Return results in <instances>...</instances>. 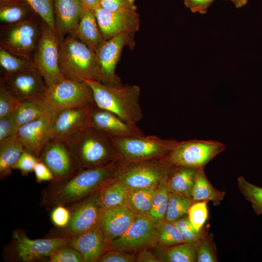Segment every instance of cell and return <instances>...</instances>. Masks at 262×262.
Wrapping results in <instances>:
<instances>
[{
    "instance_id": "49",
    "label": "cell",
    "mask_w": 262,
    "mask_h": 262,
    "mask_svg": "<svg viewBox=\"0 0 262 262\" xmlns=\"http://www.w3.org/2000/svg\"><path fill=\"white\" fill-rule=\"evenodd\" d=\"M33 172L38 182L52 181L54 180L53 175L50 170L44 163L39 160L36 164Z\"/></svg>"
},
{
    "instance_id": "25",
    "label": "cell",
    "mask_w": 262,
    "mask_h": 262,
    "mask_svg": "<svg viewBox=\"0 0 262 262\" xmlns=\"http://www.w3.org/2000/svg\"><path fill=\"white\" fill-rule=\"evenodd\" d=\"M169 167L167 177L169 191L192 199V190L197 169L180 166Z\"/></svg>"
},
{
    "instance_id": "35",
    "label": "cell",
    "mask_w": 262,
    "mask_h": 262,
    "mask_svg": "<svg viewBox=\"0 0 262 262\" xmlns=\"http://www.w3.org/2000/svg\"><path fill=\"white\" fill-rule=\"evenodd\" d=\"M158 233V242L163 246L170 247L185 243L177 227L165 219L154 224Z\"/></svg>"
},
{
    "instance_id": "9",
    "label": "cell",
    "mask_w": 262,
    "mask_h": 262,
    "mask_svg": "<svg viewBox=\"0 0 262 262\" xmlns=\"http://www.w3.org/2000/svg\"><path fill=\"white\" fill-rule=\"evenodd\" d=\"M41 33L37 19L0 26V47L18 56L32 59Z\"/></svg>"
},
{
    "instance_id": "42",
    "label": "cell",
    "mask_w": 262,
    "mask_h": 262,
    "mask_svg": "<svg viewBox=\"0 0 262 262\" xmlns=\"http://www.w3.org/2000/svg\"><path fill=\"white\" fill-rule=\"evenodd\" d=\"M19 102L0 80V118L14 114Z\"/></svg>"
},
{
    "instance_id": "55",
    "label": "cell",
    "mask_w": 262,
    "mask_h": 262,
    "mask_svg": "<svg viewBox=\"0 0 262 262\" xmlns=\"http://www.w3.org/2000/svg\"><path fill=\"white\" fill-rule=\"evenodd\" d=\"M100 0H98V3H99V2Z\"/></svg>"
},
{
    "instance_id": "39",
    "label": "cell",
    "mask_w": 262,
    "mask_h": 262,
    "mask_svg": "<svg viewBox=\"0 0 262 262\" xmlns=\"http://www.w3.org/2000/svg\"><path fill=\"white\" fill-rule=\"evenodd\" d=\"M53 30L55 27L53 0H23Z\"/></svg>"
},
{
    "instance_id": "44",
    "label": "cell",
    "mask_w": 262,
    "mask_h": 262,
    "mask_svg": "<svg viewBox=\"0 0 262 262\" xmlns=\"http://www.w3.org/2000/svg\"><path fill=\"white\" fill-rule=\"evenodd\" d=\"M38 161V158L35 156L25 150L13 166V169L18 170L23 175H26L33 171Z\"/></svg>"
},
{
    "instance_id": "24",
    "label": "cell",
    "mask_w": 262,
    "mask_h": 262,
    "mask_svg": "<svg viewBox=\"0 0 262 262\" xmlns=\"http://www.w3.org/2000/svg\"><path fill=\"white\" fill-rule=\"evenodd\" d=\"M70 33L95 52L106 41L99 29L94 10L85 7L77 27Z\"/></svg>"
},
{
    "instance_id": "36",
    "label": "cell",
    "mask_w": 262,
    "mask_h": 262,
    "mask_svg": "<svg viewBox=\"0 0 262 262\" xmlns=\"http://www.w3.org/2000/svg\"><path fill=\"white\" fill-rule=\"evenodd\" d=\"M194 202L191 198L169 192L165 220L173 222L180 218Z\"/></svg>"
},
{
    "instance_id": "21",
    "label": "cell",
    "mask_w": 262,
    "mask_h": 262,
    "mask_svg": "<svg viewBox=\"0 0 262 262\" xmlns=\"http://www.w3.org/2000/svg\"><path fill=\"white\" fill-rule=\"evenodd\" d=\"M135 213L124 204L104 210L101 214L99 226L107 243L123 235L135 219Z\"/></svg>"
},
{
    "instance_id": "8",
    "label": "cell",
    "mask_w": 262,
    "mask_h": 262,
    "mask_svg": "<svg viewBox=\"0 0 262 262\" xmlns=\"http://www.w3.org/2000/svg\"><path fill=\"white\" fill-rule=\"evenodd\" d=\"M134 34L123 33L107 40L95 51L96 73L95 80L109 86L123 85L115 70L125 47L130 49L135 45Z\"/></svg>"
},
{
    "instance_id": "29",
    "label": "cell",
    "mask_w": 262,
    "mask_h": 262,
    "mask_svg": "<svg viewBox=\"0 0 262 262\" xmlns=\"http://www.w3.org/2000/svg\"><path fill=\"white\" fill-rule=\"evenodd\" d=\"M52 111L44 99L20 101L14 112V116L16 124L19 128Z\"/></svg>"
},
{
    "instance_id": "19",
    "label": "cell",
    "mask_w": 262,
    "mask_h": 262,
    "mask_svg": "<svg viewBox=\"0 0 262 262\" xmlns=\"http://www.w3.org/2000/svg\"><path fill=\"white\" fill-rule=\"evenodd\" d=\"M56 113L51 112L19 128L17 136L25 151L38 158L44 145L49 140Z\"/></svg>"
},
{
    "instance_id": "3",
    "label": "cell",
    "mask_w": 262,
    "mask_h": 262,
    "mask_svg": "<svg viewBox=\"0 0 262 262\" xmlns=\"http://www.w3.org/2000/svg\"><path fill=\"white\" fill-rule=\"evenodd\" d=\"M85 82L91 88L96 105L126 121L137 124L143 118L139 103L140 88L136 85L109 86L96 80Z\"/></svg>"
},
{
    "instance_id": "4",
    "label": "cell",
    "mask_w": 262,
    "mask_h": 262,
    "mask_svg": "<svg viewBox=\"0 0 262 262\" xmlns=\"http://www.w3.org/2000/svg\"><path fill=\"white\" fill-rule=\"evenodd\" d=\"M59 65L66 79L95 80V52L71 33L60 41Z\"/></svg>"
},
{
    "instance_id": "50",
    "label": "cell",
    "mask_w": 262,
    "mask_h": 262,
    "mask_svg": "<svg viewBox=\"0 0 262 262\" xmlns=\"http://www.w3.org/2000/svg\"><path fill=\"white\" fill-rule=\"evenodd\" d=\"M214 0H184L185 5L193 13L206 14Z\"/></svg>"
},
{
    "instance_id": "45",
    "label": "cell",
    "mask_w": 262,
    "mask_h": 262,
    "mask_svg": "<svg viewBox=\"0 0 262 262\" xmlns=\"http://www.w3.org/2000/svg\"><path fill=\"white\" fill-rule=\"evenodd\" d=\"M99 6L111 11H136L135 0H101Z\"/></svg>"
},
{
    "instance_id": "1",
    "label": "cell",
    "mask_w": 262,
    "mask_h": 262,
    "mask_svg": "<svg viewBox=\"0 0 262 262\" xmlns=\"http://www.w3.org/2000/svg\"><path fill=\"white\" fill-rule=\"evenodd\" d=\"M112 162L98 167L79 171L66 179L51 181L43 190L41 205L47 210L63 205L68 207L85 198L101 185H104L118 170Z\"/></svg>"
},
{
    "instance_id": "10",
    "label": "cell",
    "mask_w": 262,
    "mask_h": 262,
    "mask_svg": "<svg viewBox=\"0 0 262 262\" xmlns=\"http://www.w3.org/2000/svg\"><path fill=\"white\" fill-rule=\"evenodd\" d=\"M44 100L57 112L67 108L96 105L85 81L66 78L49 87Z\"/></svg>"
},
{
    "instance_id": "6",
    "label": "cell",
    "mask_w": 262,
    "mask_h": 262,
    "mask_svg": "<svg viewBox=\"0 0 262 262\" xmlns=\"http://www.w3.org/2000/svg\"><path fill=\"white\" fill-rule=\"evenodd\" d=\"M60 45L56 31L42 21L41 34L32 59L48 88L65 79L59 65Z\"/></svg>"
},
{
    "instance_id": "20",
    "label": "cell",
    "mask_w": 262,
    "mask_h": 262,
    "mask_svg": "<svg viewBox=\"0 0 262 262\" xmlns=\"http://www.w3.org/2000/svg\"><path fill=\"white\" fill-rule=\"evenodd\" d=\"M89 125L113 137L145 135L137 124L128 122L115 114L97 106L90 113Z\"/></svg>"
},
{
    "instance_id": "15",
    "label": "cell",
    "mask_w": 262,
    "mask_h": 262,
    "mask_svg": "<svg viewBox=\"0 0 262 262\" xmlns=\"http://www.w3.org/2000/svg\"><path fill=\"white\" fill-rule=\"evenodd\" d=\"M144 163L126 165L116 172L117 179L128 189L143 188L157 185L167 174L169 167L160 163Z\"/></svg>"
},
{
    "instance_id": "13",
    "label": "cell",
    "mask_w": 262,
    "mask_h": 262,
    "mask_svg": "<svg viewBox=\"0 0 262 262\" xmlns=\"http://www.w3.org/2000/svg\"><path fill=\"white\" fill-rule=\"evenodd\" d=\"M158 233L154 224L146 217L136 214L128 229L110 243L113 250L131 252L156 245Z\"/></svg>"
},
{
    "instance_id": "34",
    "label": "cell",
    "mask_w": 262,
    "mask_h": 262,
    "mask_svg": "<svg viewBox=\"0 0 262 262\" xmlns=\"http://www.w3.org/2000/svg\"><path fill=\"white\" fill-rule=\"evenodd\" d=\"M161 262H196V243H184L170 246L160 255Z\"/></svg>"
},
{
    "instance_id": "37",
    "label": "cell",
    "mask_w": 262,
    "mask_h": 262,
    "mask_svg": "<svg viewBox=\"0 0 262 262\" xmlns=\"http://www.w3.org/2000/svg\"><path fill=\"white\" fill-rule=\"evenodd\" d=\"M239 190L244 197L249 201L257 215L262 214V187L256 186L240 176L237 178Z\"/></svg>"
},
{
    "instance_id": "53",
    "label": "cell",
    "mask_w": 262,
    "mask_h": 262,
    "mask_svg": "<svg viewBox=\"0 0 262 262\" xmlns=\"http://www.w3.org/2000/svg\"><path fill=\"white\" fill-rule=\"evenodd\" d=\"M232 1L236 8H240L245 5L247 2V0H229Z\"/></svg>"
},
{
    "instance_id": "5",
    "label": "cell",
    "mask_w": 262,
    "mask_h": 262,
    "mask_svg": "<svg viewBox=\"0 0 262 262\" xmlns=\"http://www.w3.org/2000/svg\"><path fill=\"white\" fill-rule=\"evenodd\" d=\"M226 146L214 140H189L178 142L161 161L167 166H180L195 169L204 168Z\"/></svg>"
},
{
    "instance_id": "31",
    "label": "cell",
    "mask_w": 262,
    "mask_h": 262,
    "mask_svg": "<svg viewBox=\"0 0 262 262\" xmlns=\"http://www.w3.org/2000/svg\"><path fill=\"white\" fill-rule=\"evenodd\" d=\"M128 189L120 181L106 184L98 192L99 204L103 210L126 203Z\"/></svg>"
},
{
    "instance_id": "47",
    "label": "cell",
    "mask_w": 262,
    "mask_h": 262,
    "mask_svg": "<svg viewBox=\"0 0 262 262\" xmlns=\"http://www.w3.org/2000/svg\"><path fill=\"white\" fill-rule=\"evenodd\" d=\"M52 210L50 217L53 224L58 229L66 227L70 219L69 208L66 206L59 205Z\"/></svg>"
},
{
    "instance_id": "52",
    "label": "cell",
    "mask_w": 262,
    "mask_h": 262,
    "mask_svg": "<svg viewBox=\"0 0 262 262\" xmlns=\"http://www.w3.org/2000/svg\"><path fill=\"white\" fill-rule=\"evenodd\" d=\"M84 7L93 10L99 6L98 0H81Z\"/></svg>"
},
{
    "instance_id": "16",
    "label": "cell",
    "mask_w": 262,
    "mask_h": 262,
    "mask_svg": "<svg viewBox=\"0 0 262 262\" xmlns=\"http://www.w3.org/2000/svg\"><path fill=\"white\" fill-rule=\"evenodd\" d=\"M96 196L83 198L67 207L70 212V219L67 226L54 236L69 237L99 225L104 211Z\"/></svg>"
},
{
    "instance_id": "27",
    "label": "cell",
    "mask_w": 262,
    "mask_h": 262,
    "mask_svg": "<svg viewBox=\"0 0 262 262\" xmlns=\"http://www.w3.org/2000/svg\"><path fill=\"white\" fill-rule=\"evenodd\" d=\"M37 15L23 0H14L0 5V25L37 19Z\"/></svg>"
},
{
    "instance_id": "33",
    "label": "cell",
    "mask_w": 262,
    "mask_h": 262,
    "mask_svg": "<svg viewBox=\"0 0 262 262\" xmlns=\"http://www.w3.org/2000/svg\"><path fill=\"white\" fill-rule=\"evenodd\" d=\"M0 66L3 74H13L36 68L33 60L13 54L0 47Z\"/></svg>"
},
{
    "instance_id": "28",
    "label": "cell",
    "mask_w": 262,
    "mask_h": 262,
    "mask_svg": "<svg viewBox=\"0 0 262 262\" xmlns=\"http://www.w3.org/2000/svg\"><path fill=\"white\" fill-rule=\"evenodd\" d=\"M25 151L17 134L0 141V177L6 178L13 167Z\"/></svg>"
},
{
    "instance_id": "11",
    "label": "cell",
    "mask_w": 262,
    "mask_h": 262,
    "mask_svg": "<svg viewBox=\"0 0 262 262\" xmlns=\"http://www.w3.org/2000/svg\"><path fill=\"white\" fill-rule=\"evenodd\" d=\"M12 255L24 262H34L49 257L61 247L67 246L69 237H52L31 239L19 229L13 231Z\"/></svg>"
},
{
    "instance_id": "38",
    "label": "cell",
    "mask_w": 262,
    "mask_h": 262,
    "mask_svg": "<svg viewBox=\"0 0 262 262\" xmlns=\"http://www.w3.org/2000/svg\"><path fill=\"white\" fill-rule=\"evenodd\" d=\"M217 251L213 241V234L206 230L196 242V262H217Z\"/></svg>"
},
{
    "instance_id": "17",
    "label": "cell",
    "mask_w": 262,
    "mask_h": 262,
    "mask_svg": "<svg viewBox=\"0 0 262 262\" xmlns=\"http://www.w3.org/2000/svg\"><path fill=\"white\" fill-rule=\"evenodd\" d=\"M94 11L105 40L123 33L135 34L139 30L140 17L136 11H111L100 6Z\"/></svg>"
},
{
    "instance_id": "12",
    "label": "cell",
    "mask_w": 262,
    "mask_h": 262,
    "mask_svg": "<svg viewBox=\"0 0 262 262\" xmlns=\"http://www.w3.org/2000/svg\"><path fill=\"white\" fill-rule=\"evenodd\" d=\"M0 80L20 102L44 99L48 90V87L37 68L3 74Z\"/></svg>"
},
{
    "instance_id": "2",
    "label": "cell",
    "mask_w": 262,
    "mask_h": 262,
    "mask_svg": "<svg viewBox=\"0 0 262 262\" xmlns=\"http://www.w3.org/2000/svg\"><path fill=\"white\" fill-rule=\"evenodd\" d=\"M65 141L79 171L103 166L120 157L112 137L90 126Z\"/></svg>"
},
{
    "instance_id": "14",
    "label": "cell",
    "mask_w": 262,
    "mask_h": 262,
    "mask_svg": "<svg viewBox=\"0 0 262 262\" xmlns=\"http://www.w3.org/2000/svg\"><path fill=\"white\" fill-rule=\"evenodd\" d=\"M50 170L52 181L69 178L79 171L69 147L65 140L51 139L44 145L38 157Z\"/></svg>"
},
{
    "instance_id": "32",
    "label": "cell",
    "mask_w": 262,
    "mask_h": 262,
    "mask_svg": "<svg viewBox=\"0 0 262 262\" xmlns=\"http://www.w3.org/2000/svg\"><path fill=\"white\" fill-rule=\"evenodd\" d=\"M167 174L159 183L152 200L150 210L146 216L153 224L165 219L169 193L167 184Z\"/></svg>"
},
{
    "instance_id": "48",
    "label": "cell",
    "mask_w": 262,
    "mask_h": 262,
    "mask_svg": "<svg viewBox=\"0 0 262 262\" xmlns=\"http://www.w3.org/2000/svg\"><path fill=\"white\" fill-rule=\"evenodd\" d=\"M136 260L132 254L114 250L103 254L98 259L99 262H132Z\"/></svg>"
},
{
    "instance_id": "23",
    "label": "cell",
    "mask_w": 262,
    "mask_h": 262,
    "mask_svg": "<svg viewBox=\"0 0 262 262\" xmlns=\"http://www.w3.org/2000/svg\"><path fill=\"white\" fill-rule=\"evenodd\" d=\"M55 27L61 40L77 27L83 9L81 0H53Z\"/></svg>"
},
{
    "instance_id": "40",
    "label": "cell",
    "mask_w": 262,
    "mask_h": 262,
    "mask_svg": "<svg viewBox=\"0 0 262 262\" xmlns=\"http://www.w3.org/2000/svg\"><path fill=\"white\" fill-rule=\"evenodd\" d=\"M207 201L194 202L189 208L188 216L194 227L197 230H201L208 218Z\"/></svg>"
},
{
    "instance_id": "46",
    "label": "cell",
    "mask_w": 262,
    "mask_h": 262,
    "mask_svg": "<svg viewBox=\"0 0 262 262\" xmlns=\"http://www.w3.org/2000/svg\"><path fill=\"white\" fill-rule=\"evenodd\" d=\"M19 128L14 114L0 118V141L17 134Z\"/></svg>"
},
{
    "instance_id": "51",
    "label": "cell",
    "mask_w": 262,
    "mask_h": 262,
    "mask_svg": "<svg viewBox=\"0 0 262 262\" xmlns=\"http://www.w3.org/2000/svg\"><path fill=\"white\" fill-rule=\"evenodd\" d=\"M136 261L139 262H160L161 260L150 251L144 249L141 250Z\"/></svg>"
},
{
    "instance_id": "30",
    "label": "cell",
    "mask_w": 262,
    "mask_h": 262,
    "mask_svg": "<svg viewBox=\"0 0 262 262\" xmlns=\"http://www.w3.org/2000/svg\"><path fill=\"white\" fill-rule=\"evenodd\" d=\"M156 186L128 189L126 204L135 214L145 217L147 214L156 192Z\"/></svg>"
},
{
    "instance_id": "41",
    "label": "cell",
    "mask_w": 262,
    "mask_h": 262,
    "mask_svg": "<svg viewBox=\"0 0 262 262\" xmlns=\"http://www.w3.org/2000/svg\"><path fill=\"white\" fill-rule=\"evenodd\" d=\"M182 217L172 223L178 229L185 243H196L203 236L206 229L203 228L200 231L196 230L188 216Z\"/></svg>"
},
{
    "instance_id": "22",
    "label": "cell",
    "mask_w": 262,
    "mask_h": 262,
    "mask_svg": "<svg viewBox=\"0 0 262 262\" xmlns=\"http://www.w3.org/2000/svg\"><path fill=\"white\" fill-rule=\"evenodd\" d=\"M107 243L99 225L69 237L68 246L81 253L83 262H98Z\"/></svg>"
},
{
    "instance_id": "7",
    "label": "cell",
    "mask_w": 262,
    "mask_h": 262,
    "mask_svg": "<svg viewBox=\"0 0 262 262\" xmlns=\"http://www.w3.org/2000/svg\"><path fill=\"white\" fill-rule=\"evenodd\" d=\"M112 137L120 157L129 162L162 158L178 142L155 135Z\"/></svg>"
},
{
    "instance_id": "43",
    "label": "cell",
    "mask_w": 262,
    "mask_h": 262,
    "mask_svg": "<svg viewBox=\"0 0 262 262\" xmlns=\"http://www.w3.org/2000/svg\"><path fill=\"white\" fill-rule=\"evenodd\" d=\"M47 260L49 262H83L82 254L68 246L58 249Z\"/></svg>"
},
{
    "instance_id": "26",
    "label": "cell",
    "mask_w": 262,
    "mask_h": 262,
    "mask_svg": "<svg viewBox=\"0 0 262 262\" xmlns=\"http://www.w3.org/2000/svg\"><path fill=\"white\" fill-rule=\"evenodd\" d=\"M226 193L216 189L208 180L204 168L197 169L191 197L195 202L211 201L214 206H218L224 199Z\"/></svg>"
},
{
    "instance_id": "54",
    "label": "cell",
    "mask_w": 262,
    "mask_h": 262,
    "mask_svg": "<svg viewBox=\"0 0 262 262\" xmlns=\"http://www.w3.org/2000/svg\"><path fill=\"white\" fill-rule=\"evenodd\" d=\"M13 0H0V5L9 2H10Z\"/></svg>"
},
{
    "instance_id": "18",
    "label": "cell",
    "mask_w": 262,
    "mask_h": 262,
    "mask_svg": "<svg viewBox=\"0 0 262 262\" xmlns=\"http://www.w3.org/2000/svg\"><path fill=\"white\" fill-rule=\"evenodd\" d=\"M96 105L70 107L56 113L53 119L49 140H66L89 126V116Z\"/></svg>"
}]
</instances>
